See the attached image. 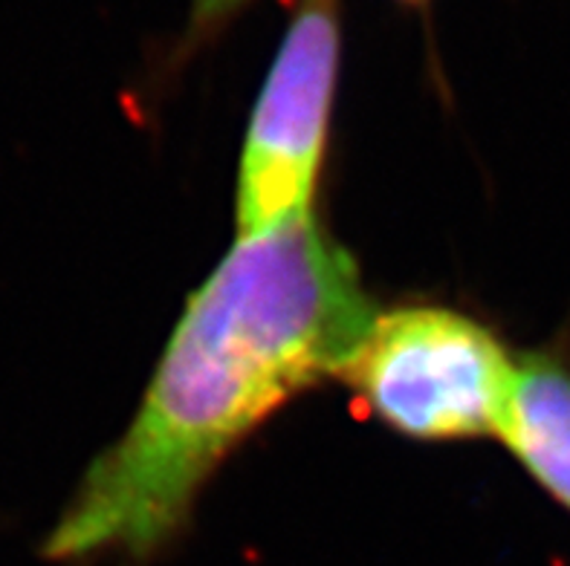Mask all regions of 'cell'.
<instances>
[{
    "label": "cell",
    "instance_id": "6da1fadb",
    "mask_svg": "<svg viewBox=\"0 0 570 566\" xmlns=\"http://www.w3.org/2000/svg\"><path fill=\"white\" fill-rule=\"evenodd\" d=\"M376 307L316 215L238 237L186 301L125 434L43 544L61 564L157 558L255 428L342 367Z\"/></svg>",
    "mask_w": 570,
    "mask_h": 566
},
{
    "label": "cell",
    "instance_id": "7a4b0ae2",
    "mask_svg": "<svg viewBox=\"0 0 570 566\" xmlns=\"http://www.w3.org/2000/svg\"><path fill=\"white\" fill-rule=\"evenodd\" d=\"M515 359L475 318L438 304H405L371 318L342 367L374 419L423 443L495 437Z\"/></svg>",
    "mask_w": 570,
    "mask_h": 566
},
{
    "label": "cell",
    "instance_id": "3957f363",
    "mask_svg": "<svg viewBox=\"0 0 570 566\" xmlns=\"http://www.w3.org/2000/svg\"><path fill=\"white\" fill-rule=\"evenodd\" d=\"M342 61V0H296L238 166V237L313 215Z\"/></svg>",
    "mask_w": 570,
    "mask_h": 566
},
{
    "label": "cell",
    "instance_id": "277c9868",
    "mask_svg": "<svg viewBox=\"0 0 570 566\" xmlns=\"http://www.w3.org/2000/svg\"><path fill=\"white\" fill-rule=\"evenodd\" d=\"M495 437L521 468L570 512V361L521 352Z\"/></svg>",
    "mask_w": 570,
    "mask_h": 566
},
{
    "label": "cell",
    "instance_id": "5b68a950",
    "mask_svg": "<svg viewBox=\"0 0 570 566\" xmlns=\"http://www.w3.org/2000/svg\"><path fill=\"white\" fill-rule=\"evenodd\" d=\"M258 3V0H188L186 32H183L180 52H191L212 38L220 36L240 12Z\"/></svg>",
    "mask_w": 570,
    "mask_h": 566
},
{
    "label": "cell",
    "instance_id": "8992f818",
    "mask_svg": "<svg viewBox=\"0 0 570 566\" xmlns=\"http://www.w3.org/2000/svg\"><path fill=\"white\" fill-rule=\"evenodd\" d=\"M394 3H403V7H412V9H420V7H426L429 0H394Z\"/></svg>",
    "mask_w": 570,
    "mask_h": 566
}]
</instances>
